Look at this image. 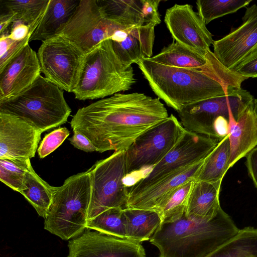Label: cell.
<instances>
[{
	"mask_svg": "<svg viewBox=\"0 0 257 257\" xmlns=\"http://www.w3.org/2000/svg\"><path fill=\"white\" fill-rule=\"evenodd\" d=\"M68 246V257H146L141 242L87 228Z\"/></svg>",
	"mask_w": 257,
	"mask_h": 257,
	"instance_id": "14",
	"label": "cell"
},
{
	"mask_svg": "<svg viewBox=\"0 0 257 257\" xmlns=\"http://www.w3.org/2000/svg\"><path fill=\"white\" fill-rule=\"evenodd\" d=\"M246 166L248 174L257 188V146L245 156Z\"/></svg>",
	"mask_w": 257,
	"mask_h": 257,
	"instance_id": "38",
	"label": "cell"
},
{
	"mask_svg": "<svg viewBox=\"0 0 257 257\" xmlns=\"http://www.w3.org/2000/svg\"><path fill=\"white\" fill-rule=\"evenodd\" d=\"M164 22L173 41L205 56L214 41L198 13L189 4H175L168 9Z\"/></svg>",
	"mask_w": 257,
	"mask_h": 257,
	"instance_id": "13",
	"label": "cell"
},
{
	"mask_svg": "<svg viewBox=\"0 0 257 257\" xmlns=\"http://www.w3.org/2000/svg\"><path fill=\"white\" fill-rule=\"evenodd\" d=\"M251 0H198L196 2L198 14L205 25L225 15L234 13L248 6Z\"/></svg>",
	"mask_w": 257,
	"mask_h": 257,
	"instance_id": "32",
	"label": "cell"
},
{
	"mask_svg": "<svg viewBox=\"0 0 257 257\" xmlns=\"http://www.w3.org/2000/svg\"><path fill=\"white\" fill-rule=\"evenodd\" d=\"M105 17L125 27L161 22L158 7L161 0H97Z\"/></svg>",
	"mask_w": 257,
	"mask_h": 257,
	"instance_id": "18",
	"label": "cell"
},
{
	"mask_svg": "<svg viewBox=\"0 0 257 257\" xmlns=\"http://www.w3.org/2000/svg\"><path fill=\"white\" fill-rule=\"evenodd\" d=\"M69 135V131L65 127H59L47 134L37 150L39 157L44 158L54 152Z\"/></svg>",
	"mask_w": 257,
	"mask_h": 257,
	"instance_id": "34",
	"label": "cell"
},
{
	"mask_svg": "<svg viewBox=\"0 0 257 257\" xmlns=\"http://www.w3.org/2000/svg\"><path fill=\"white\" fill-rule=\"evenodd\" d=\"M221 182L195 180L187 203L186 216L201 221L215 217L222 209L219 200Z\"/></svg>",
	"mask_w": 257,
	"mask_h": 257,
	"instance_id": "21",
	"label": "cell"
},
{
	"mask_svg": "<svg viewBox=\"0 0 257 257\" xmlns=\"http://www.w3.org/2000/svg\"><path fill=\"white\" fill-rule=\"evenodd\" d=\"M231 155L229 135L219 141L204 160L195 180L208 182L222 181L229 169Z\"/></svg>",
	"mask_w": 257,
	"mask_h": 257,
	"instance_id": "26",
	"label": "cell"
},
{
	"mask_svg": "<svg viewBox=\"0 0 257 257\" xmlns=\"http://www.w3.org/2000/svg\"><path fill=\"white\" fill-rule=\"evenodd\" d=\"M205 257H257V228L246 227Z\"/></svg>",
	"mask_w": 257,
	"mask_h": 257,
	"instance_id": "28",
	"label": "cell"
},
{
	"mask_svg": "<svg viewBox=\"0 0 257 257\" xmlns=\"http://www.w3.org/2000/svg\"><path fill=\"white\" fill-rule=\"evenodd\" d=\"M41 73L37 53L28 44L0 71V102L25 91Z\"/></svg>",
	"mask_w": 257,
	"mask_h": 257,
	"instance_id": "17",
	"label": "cell"
},
{
	"mask_svg": "<svg viewBox=\"0 0 257 257\" xmlns=\"http://www.w3.org/2000/svg\"><path fill=\"white\" fill-rule=\"evenodd\" d=\"M222 209L209 221L188 218L162 223L149 241L160 251L159 257H205L239 231Z\"/></svg>",
	"mask_w": 257,
	"mask_h": 257,
	"instance_id": "2",
	"label": "cell"
},
{
	"mask_svg": "<svg viewBox=\"0 0 257 257\" xmlns=\"http://www.w3.org/2000/svg\"><path fill=\"white\" fill-rule=\"evenodd\" d=\"M195 180H190L177 188L157 209L161 224L174 222L182 216Z\"/></svg>",
	"mask_w": 257,
	"mask_h": 257,
	"instance_id": "31",
	"label": "cell"
},
{
	"mask_svg": "<svg viewBox=\"0 0 257 257\" xmlns=\"http://www.w3.org/2000/svg\"><path fill=\"white\" fill-rule=\"evenodd\" d=\"M232 71L247 79L257 78V47Z\"/></svg>",
	"mask_w": 257,
	"mask_h": 257,
	"instance_id": "35",
	"label": "cell"
},
{
	"mask_svg": "<svg viewBox=\"0 0 257 257\" xmlns=\"http://www.w3.org/2000/svg\"><path fill=\"white\" fill-rule=\"evenodd\" d=\"M71 112L63 90L41 75L22 93L0 102V112L16 116L42 133L65 123Z\"/></svg>",
	"mask_w": 257,
	"mask_h": 257,
	"instance_id": "5",
	"label": "cell"
},
{
	"mask_svg": "<svg viewBox=\"0 0 257 257\" xmlns=\"http://www.w3.org/2000/svg\"><path fill=\"white\" fill-rule=\"evenodd\" d=\"M86 228L114 236L128 238L123 208L107 209L87 221Z\"/></svg>",
	"mask_w": 257,
	"mask_h": 257,
	"instance_id": "30",
	"label": "cell"
},
{
	"mask_svg": "<svg viewBox=\"0 0 257 257\" xmlns=\"http://www.w3.org/2000/svg\"><path fill=\"white\" fill-rule=\"evenodd\" d=\"M31 35L29 34L24 39L15 41L8 51L0 56V71L29 44Z\"/></svg>",
	"mask_w": 257,
	"mask_h": 257,
	"instance_id": "36",
	"label": "cell"
},
{
	"mask_svg": "<svg viewBox=\"0 0 257 257\" xmlns=\"http://www.w3.org/2000/svg\"><path fill=\"white\" fill-rule=\"evenodd\" d=\"M84 55L61 35H55L42 42L37 52L44 77L69 92H73L78 83Z\"/></svg>",
	"mask_w": 257,
	"mask_h": 257,
	"instance_id": "11",
	"label": "cell"
},
{
	"mask_svg": "<svg viewBox=\"0 0 257 257\" xmlns=\"http://www.w3.org/2000/svg\"><path fill=\"white\" fill-rule=\"evenodd\" d=\"M185 130L172 114L138 137L125 151L126 176L157 165L174 147Z\"/></svg>",
	"mask_w": 257,
	"mask_h": 257,
	"instance_id": "10",
	"label": "cell"
},
{
	"mask_svg": "<svg viewBox=\"0 0 257 257\" xmlns=\"http://www.w3.org/2000/svg\"><path fill=\"white\" fill-rule=\"evenodd\" d=\"M42 133L16 116L0 112V159L30 160L35 155Z\"/></svg>",
	"mask_w": 257,
	"mask_h": 257,
	"instance_id": "16",
	"label": "cell"
},
{
	"mask_svg": "<svg viewBox=\"0 0 257 257\" xmlns=\"http://www.w3.org/2000/svg\"><path fill=\"white\" fill-rule=\"evenodd\" d=\"M15 41L10 37L9 34L1 35L0 37V56L4 54L9 49Z\"/></svg>",
	"mask_w": 257,
	"mask_h": 257,
	"instance_id": "41",
	"label": "cell"
},
{
	"mask_svg": "<svg viewBox=\"0 0 257 257\" xmlns=\"http://www.w3.org/2000/svg\"><path fill=\"white\" fill-rule=\"evenodd\" d=\"M158 98L178 111L187 104L227 94L225 87L205 71L169 66L150 59L138 63Z\"/></svg>",
	"mask_w": 257,
	"mask_h": 257,
	"instance_id": "3",
	"label": "cell"
},
{
	"mask_svg": "<svg viewBox=\"0 0 257 257\" xmlns=\"http://www.w3.org/2000/svg\"><path fill=\"white\" fill-rule=\"evenodd\" d=\"M231 155L229 168L257 146V116L254 100L240 113L229 134Z\"/></svg>",
	"mask_w": 257,
	"mask_h": 257,
	"instance_id": "22",
	"label": "cell"
},
{
	"mask_svg": "<svg viewBox=\"0 0 257 257\" xmlns=\"http://www.w3.org/2000/svg\"><path fill=\"white\" fill-rule=\"evenodd\" d=\"M254 99L247 90L230 87L224 95L185 105L177 112L186 130L220 141Z\"/></svg>",
	"mask_w": 257,
	"mask_h": 257,
	"instance_id": "6",
	"label": "cell"
},
{
	"mask_svg": "<svg viewBox=\"0 0 257 257\" xmlns=\"http://www.w3.org/2000/svg\"><path fill=\"white\" fill-rule=\"evenodd\" d=\"M214 57L210 49L203 56L173 41L164 47L159 53L149 59L169 66L197 69L206 72L211 66Z\"/></svg>",
	"mask_w": 257,
	"mask_h": 257,
	"instance_id": "23",
	"label": "cell"
},
{
	"mask_svg": "<svg viewBox=\"0 0 257 257\" xmlns=\"http://www.w3.org/2000/svg\"><path fill=\"white\" fill-rule=\"evenodd\" d=\"M203 161L172 174L136 194L128 196L124 208L156 211L177 188L190 180H196Z\"/></svg>",
	"mask_w": 257,
	"mask_h": 257,
	"instance_id": "20",
	"label": "cell"
},
{
	"mask_svg": "<svg viewBox=\"0 0 257 257\" xmlns=\"http://www.w3.org/2000/svg\"><path fill=\"white\" fill-rule=\"evenodd\" d=\"M136 83L132 66H126L115 53L110 39L84 55L79 80L73 93L80 100L104 98L127 91Z\"/></svg>",
	"mask_w": 257,
	"mask_h": 257,
	"instance_id": "4",
	"label": "cell"
},
{
	"mask_svg": "<svg viewBox=\"0 0 257 257\" xmlns=\"http://www.w3.org/2000/svg\"><path fill=\"white\" fill-rule=\"evenodd\" d=\"M14 14L7 12L6 14H3L0 16V33L1 36L6 34L8 27L11 23H13L14 21Z\"/></svg>",
	"mask_w": 257,
	"mask_h": 257,
	"instance_id": "40",
	"label": "cell"
},
{
	"mask_svg": "<svg viewBox=\"0 0 257 257\" xmlns=\"http://www.w3.org/2000/svg\"><path fill=\"white\" fill-rule=\"evenodd\" d=\"M9 37L14 41H20L24 39L29 34V29L27 25L20 22L13 23Z\"/></svg>",
	"mask_w": 257,
	"mask_h": 257,
	"instance_id": "39",
	"label": "cell"
},
{
	"mask_svg": "<svg viewBox=\"0 0 257 257\" xmlns=\"http://www.w3.org/2000/svg\"><path fill=\"white\" fill-rule=\"evenodd\" d=\"M126 28L106 18L97 0H80L56 35L64 37L85 54L116 31Z\"/></svg>",
	"mask_w": 257,
	"mask_h": 257,
	"instance_id": "12",
	"label": "cell"
},
{
	"mask_svg": "<svg viewBox=\"0 0 257 257\" xmlns=\"http://www.w3.org/2000/svg\"><path fill=\"white\" fill-rule=\"evenodd\" d=\"M169 116L159 98L117 93L79 109L70 121L103 153L126 151L146 131Z\"/></svg>",
	"mask_w": 257,
	"mask_h": 257,
	"instance_id": "1",
	"label": "cell"
},
{
	"mask_svg": "<svg viewBox=\"0 0 257 257\" xmlns=\"http://www.w3.org/2000/svg\"><path fill=\"white\" fill-rule=\"evenodd\" d=\"M50 0L1 1L7 12L14 14L13 23L20 22L28 26L32 35L44 16Z\"/></svg>",
	"mask_w": 257,
	"mask_h": 257,
	"instance_id": "29",
	"label": "cell"
},
{
	"mask_svg": "<svg viewBox=\"0 0 257 257\" xmlns=\"http://www.w3.org/2000/svg\"><path fill=\"white\" fill-rule=\"evenodd\" d=\"M219 140L187 130L174 147L151 171L128 187L134 195L167 176L203 161L216 146Z\"/></svg>",
	"mask_w": 257,
	"mask_h": 257,
	"instance_id": "9",
	"label": "cell"
},
{
	"mask_svg": "<svg viewBox=\"0 0 257 257\" xmlns=\"http://www.w3.org/2000/svg\"><path fill=\"white\" fill-rule=\"evenodd\" d=\"M154 25L133 26L116 31L110 40L120 61L126 66L152 57L155 38Z\"/></svg>",
	"mask_w": 257,
	"mask_h": 257,
	"instance_id": "19",
	"label": "cell"
},
{
	"mask_svg": "<svg viewBox=\"0 0 257 257\" xmlns=\"http://www.w3.org/2000/svg\"><path fill=\"white\" fill-rule=\"evenodd\" d=\"M31 166L30 160L0 159L1 181L13 190L21 193L26 189L24 184L25 174Z\"/></svg>",
	"mask_w": 257,
	"mask_h": 257,
	"instance_id": "33",
	"label": "cell"
},
{
	"mask_svg": "<svg viewBox=\"0 0 257 257\" xmlns=\"http://www.w3.org/2000/svg\"><path fill=\"white\" fill-rule=\"evenodd\" d=\"M68 139L72 145L79 150L86 152L96 151L90 141L77 131H73V136Z\"/></svg>",
	"mask_w": 257,
	"mask_h": 257,
	"instance_id": "37",
	"label": "cell"
},
{
	"mask_svg": "<svg viewBox=\"0 0 257 257\" xmlns=\"http://www.w3.org/2000/svg\"><path fill=\"white\" fill-rule=\"evenodd\" d=\"M89 170L91 196L87 221L110 208L124 209L128 195V187L124 183L125 151L114 152L97 161Z\"/></svg>",
	"mask_w": 257,
	"mask_h": 257,
	"instance_id": "8",
	"label": "cell"
},
{
	"mask_svg": "<svg viewBox=\"0 0 257 257\" xmlns=\"http://www.w3.org/2000/svg\"><path fill=\"white\" fill-rule=\"evenodd\" d=\"M26 189L20 193L35 208L39 216L45 218L52 203L56 187L51 186L30 166L26 173L24 181Z\"/></svg>",
	"mask_w": 257,
	"mask_h": 257,
	"instance_id": "27",
	"label": "cell"
},
{
	"mask_svg": "<svg viewBox=\"0 0 257 257\" xmlns=\"http://www.w3.org/2000/svg\"><path fill=\"white\" fill-rule=\"evenodd\" d=\"M80 1L50 0L47 10L39 24L31 35L30 42L45 41L56 35L69 20Z\"/></svg>",
	"mask_w": 257,
	"mask_h": 257,
	"instance_id": "24",
	"label": "cell"
},
{
	"mask_svg": "<svg viewBox=\"0 0 257 257\" xmlns=\"http://www.w3.org/2000/svg\"><path fill=\"white\" fill-rule=\"evenodd\" d=\"M127 238L139 242L149 240L161 224L159 213L155 210L124 208Z\"/></svg>",
	"mask_w": 257,
	"mask_h": 257,
	"instance_id": "25",
	"label": "cell"
},
{
	"mask_svg": "<svg viewBox=\"0 0 257 257\" xmlns=\"http://www.w3.org/2000/svg\"><path fill=\"white\" fill-rule=\"evenodd\" d=\"M242 23L222 38L214 41L213 54L232 70L257 47V5L247 8Z\"/></svg>",
	"mask_w": 257,
	"mask_h": 257,
	"instance_id": "15",
	"label": "cell"
},
{
	"mask_svg": "<svg viewBox=\"0 0 257 257\" xmlns=\"http://www.w3.org/2000/svg\"><path fill=\"white\" fill-rule=\"evenodd\" d=\"M254 110L257 116V99H254Z\"/></svg>",
	"mask_w": 257,
	"mask_h": 257,
	"instance_id": "42",
	"label": "cell"
},
{
	"mask_svg": "<svg viewBox=\"0 0 257 257\" xmlns=\"http://www.w3.org/2000/svg\"><path fill=\"white\" fill-rule=\"evenodd\" d=\"M91 196L89 169L66 179L56 188L44 218L45 229L65 240L80 235L86 229Z\"/></svg>",
	"mask_w": 257,
	"mask_h": 257,
	"instance_id": "7",
	"label": "cell"
}]
</instances>
